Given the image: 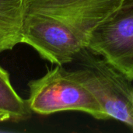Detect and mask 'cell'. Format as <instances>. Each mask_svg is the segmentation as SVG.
Instances as JSON below:
<instances>
[{
	"label": "cell",
	"instance_id": "obj_1",
	"mask_svg": "<svg viewBox=\"0 0 133 133\" xmlns=\"http://www.w3.org/2000/svg\"><path fill=\"white\" fill-rule=\"evenodd\" d=\"M123 0H25L22 43L44 60L64 65L76 60L96 28Z\"/></svg>",
	"mask_w": 133,
	"mask_h": 133
},
{
	"label": "cell",
	"instance_id": "obj_2",
	"mask_svg": "<svg viewBox=\"0 0 133 133\" xmlns=\"http://www.w3.org/2000/svg\"><path fill=\"white\" fill-rule=\"evenodd\" d=\"M26 100L30 111L40 115L74 111L86 113L97 120L108 116L97 99L77 78L73 69L56 65L43 76L28 83Z\"/></svg>",
	"mask_w": 133,
	"mask_h": 133
},
{
	"label": "cell",
	"instance_id": "obj_3",
	"mask_svg": "<svg viewBox=\"0 0 133 133\" xmlns=\"http://www.w3.org/2000/svg\"><path fill=\"white\" fill-rule=\"evenodd\" d=\"M77 78L94 95L109 119L133 131V81L101 57L86 49L76 58Z\"/></svg>",
	"mask_w": 133,
	"mask_h": 133
},
{
	"label": "cell",
	"instance_id": "obj_4",
	"mask_svg": "<svg viewBox=\"0 0 133 133\" xmlns=\"http://www.w3.org/2000/svg\"><path fill=\"white\" fill-rule=\"evenodd\" d=\"M87 50L133 81V6H122L93 32Z\"/></svg>",
	"mask_w": 133,
	"mask_h": 133
},
{
	"label": "cell",
	"instance_id": "obj_5",
	"mask_svg": "<svg viewBox=\"0 0 133 133\" xmlns=\"http://www.w3.org/2000/svg\"><path fill=\"white\" fill-rule=\"evenodd\" d=\"M25 0H0V53L22 43Z\"/></svg>",
	"mask_w": 133,
	"mask_h": 133
},
{
	"label": "cell",
	"instance_id": "obj_6",
	"mask_svg": "<svg viewBox=\"0 0 133 133\" xmlns=\"http://www.w3.org/2000/svg\"><path fill=\"white\" fill-rule=\"evenodd\" d=\"M0 111L9 115L11 122L26 121L31 116L26 101H24L14 90L9 74L0 66Z\"/></svg>",
	"mask_w": 133,
	"mask_h": 133
},
{
	"label": "cell",
	"instance_id": "obj_7",
	"mask_svg": "<svg viewBox=\"0 0 133 133\" xmlns=\"http://www.w3.org/2000/svg\"><path fill=\"white\" fill-rule=\"evenodd\" d=\"M122 6H133V0H123Z\"/></svg>",
	"mask_w": 133,
	"mask_h": 133
}]
</instances>
